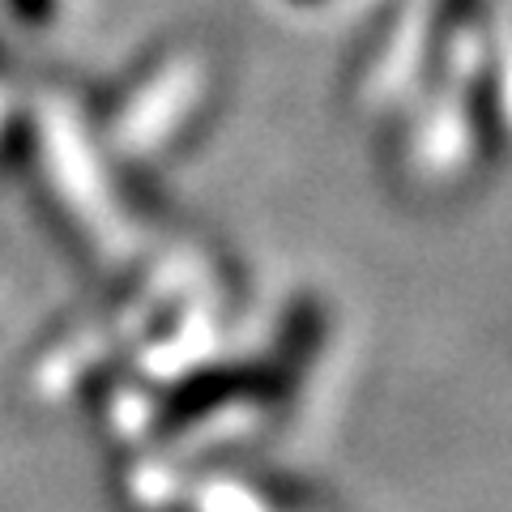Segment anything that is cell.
I'll return each mask as SVG.
<instances>
[{"label": "cell", "mask_w": 512, "mask_h": 512, "mask_svg": "<svg viewBox=\"0 0 512 512\" xmlns=\"http://www.w3.org/2000/svg\"><path fill=\"white\" fill-rule=\"evenodd\" d=\"M13 5H18L22 18H47L52 13V0H13Z\"/></svg>", "instance_id": "cell-1"}, {"label": "cell", "mask_w": 512, "mask_h": 512, "mask_svg": "<svg viewBox=\"0 0 512 512\" xmlns=\"http://www.w3.org/2000/svg\"><path fill=\"white\" fill-rule=\"evenodd\" d=\"M303 5H308V0H303Z\"/></svg>", "instance_id": "cell-2"}]
</instances>
